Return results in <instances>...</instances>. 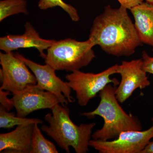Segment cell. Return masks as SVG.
Returning a JSON list of instances; mask_svg holds the SVG:
<instances>
[{"instance_id":"30bf717a","label":"cell","mask_w":153,"mask_h":153,"mask_svg":"<svg viewBox=\"0 0 153 153\" xmlns=\"http://www.w3.org/2000/svg\"><path fill=\"white\" fill-rule=\"evenodd\" d=\"M11 98L16 111V115L26 117L31 113L42 109H52L60 102L54 94L39 88L36 85H29L24 90L13 94Z\"/></svg>"},{"instance_id":"ffe728a7","label":"cell","mask_w":153,"mask_h":153,"mask_svg":"<svg viewBox=\"0 0 153 153\" xmlns=\"http://www.w3.org/2000/svg\"><path fill=\"white\" fill-rule=\"evenodd\" d=\"M122 6L127 10H130L134 7L143 2V0H117Z\"/></svg>"},{"instance_id":"d6986e66","label":"cell","mask_w":153,"mask_h":153,"mask_svg":"<svg viewBox=\"0 0 153 153\" xmlns=\"http://www.w3.org/2000/svg\"><path fill=\"white\" fill-rule=\"evenodd\" d=\"M142 66L147 73L153 74V56H149L146 51H144L142 56Z\"/></svg>"},{"instance_id":"7c38bea8","label":"cell","mask_w":153,"mask_h":153,"mask_svg":"<svg viewBox=\"0 0 153 153\" xmlns=\"http://www.w3.org/2000/svg\"><path fill=\"white\" fill-rule=\"evenodd\" d=\"M35 124L17 126L13 131L0 134V152L31 153Z\"/></svg>"},{"instance_id":"2e32d148","label":"cell","mask_w":153,"mask_h":153,"mask_svg":"<svg viewBox=\"0 0 153 153\" xmlns=\"http://www.w3.org/2000/svg\"><path fill=\"white\" fill-rule=\"evenodd\" d=\"M38 125L36 124L34 126L31 153H58L55 144L42 134Z\"/></svg>"},{"instance_id":"5b68a950","label":"cell","mask_w":153,"mask_h":153,"mask_svg":"<svg viewBox=\"0 0 153 153\" xmlns=\"http://www.w3.org/2000/svg\"><path fill=\"white\" fill-rule=\"evenodd\" d=\"M118 66V64H115L96 74L78 70L67 74L66 82L75 91L78 104L82 106L87 105L91 100L108 84L118 85L120 82L116 78H110L113 74H117Z\"/></svg>"},{"instance_id":"7402d4cb","label":"cell","mask_w":153,"mask_h":153,"mask_svg":"<svg viewBox=\"0 0 153 153\" xmlns=\"http://www.w3.org/2000/svg\"><path fill=\"white\" fill-rule=\"evenodd\" d=\"M146 2L149 4L153 5V0H146Z\"/></svg>"},{"instance_id":"9c48e42d","label":"cell","mask_w":153,"mask_h":153,"mask_svg":"<svg viewBox=\"0 0 153 153\" xmlns=\"http://www.w3.org/2000/svg\"><path fill=\"white\" fill-rule=\"evenodd\" d=\"M147 73L143 68L141 58L123 61L118 65L117 74H120L121 81L115 94L119 102L123 103L137 88L144 89L150 85Z\"/></svg>"},{"instance_id":"277c9868","label":"cell","mask_w":153,"mask_h":153,"mask_svg":"<svg viewBox=\"0 0 153 153\" xmlns=\"http://www.w3.org/2000/svg\"><path fill=\"white\" fill-rule=\"evenodd\" d=\"M93 42L68 38L56 41L47 49L45 63L58 71L74 72L89 65L95 58Z\"/></svg>"},{"instance_id":"3957f363","label":"cell","mask_w":153,"mask_h":153,"mask_svg":"<svg viewBox=\"0 0 153 153\" xmlns=\"http://www.w3.org/2000/svg\"><path fill=\"white\" fill-rule=\"evenodd\" d=\"M51 110L52 114H47L44 117V120L49 126L43 125L41 130L67 153L70 152V147L73 148L76 153H87L96 123L76 125L70 118L69 108L60 103Z\"/></svg>"},{"instance_id":"8fae6325","label":"cell","mask_w":153,"mask_h":153,"mask_svg":"<svg viewBox=\"0 0 153 153\" xmlns=\"http://www.w3.org/2000/svg\"><path fill=\"white\" fill-rule=\"evenodd\" d=\"M25 32L21 35H8L0 38V49L9 53L20 49L35 48L42 58L46 57L44 52L56 41L47 40L40 37L39 33L30 22L25 25Z\"/></svg>"},{"instance_id":"44dd1931","label":"cell","mask_w":153,"mask_h":153,"mask_svg":"<svg viewBox=\"0 0 153 153\" xmlns=\"http://www.w3.org/2000/svg\"><path fill=\"white\" fill-rule=\"evenodd\" d=\"M141 153H153V141L150 142Z\"/></svg>"},{"instance_id":"4fadbf2b","label":"cell","mask_w":153,"mask_h":153,"mask_svg":"<svg viewBox=\"0 0 153 153\" xmlns=\"http://www.w3.org/2000/svg\"><path fill=\"white\" fill-rule=\"evenodd\" d=\"M130 10L141 42L153 47V5L143 2Z\"/></svg>"},{"instance_id":"e0dca14e","label":"cell","mask_w":153,"mask_h":153,"mask_svg":"<svg viewBox=\"0 0 153 153\" xmlns=\"http://www.w3.org/2000/svg\"><path fill=\"white\" fill-rule=\"evenodd\" d=\"M38 7L41 10H47L59 7L67 13L73 22H77L79 20L77 10L71 5L63 1V0H39Z\"/></svg>"},{"instance_id":"7a4b0ae2","label":"cell","mask_w":153,"mask_h":153,"mask_svg":"<svg viewBox=\"0 0 153 153\" xmlns=\"http://www.w3.org/2000/svg\"><path fill=\"white\" fill-rule=\"evenodd\" d=\"M117 87L111 84L107 85L99 93L100 102L96 108L81 114L88 118L96 116L103 118V126L92 134L93 140H114L124 132L142 130L138 118L126 113L119 103L115 94Z\"/></svg>"},{"instance_id":"52a82bcc","label":"cell","mask_w":153,"mask_h":153,"mask_svg":"<svg viewBox=\"0 0 153 153\" xmlns=\"http://www.w3.org/2000/svg\"><path fill=\"white\" fill-rule=\"evenodd\" d=\"M152 126L145 131H130L111 140H91L89 146L100 153H141L153 138Z\"/></svg>"},{"instance_id":"ba28073f","label":"cell","mask_w":153,"mask_h":153,"mask_svg":"<svg viewBox=\"0 0 153 153\" xmlns=\"http://www.w3.org/2000/svg\"><path fill=\"white\" fill-rule=\"evenodd\" d=\"M16 57L22 60L36 76V85L39 88L53 94L63 106L68 102H73L74 99L71 96V88L55 74L56 70L48 64L42 65L24 57L17 52Z\"/></svg>"},{"instance_id":"6da1fadb","label":"cell","mask_w":153,"mask_h":153,"mask_svg":"<svg viewBox=\"0 0 153 153\" xmlns=\"http://www.w3.org/2000/svg\"><path fill=\"white\" fill-rule=\"evenodd\" d=\"M127 10L121 6L114 9L108 5L96 17L89 36L94 46L117 57L133 55L142 43Z\"/></svg>"},{"instance_id":"8992f818","label":"cell","mask_w":153,"mask_h":153,"mask_svg":"<svg viewBox=\"0 0 153 153\" xmlns=\"http://www.w3.org/2000/svg\"><path fill=\"white\" fill-rule=\"evenodd\" d=\"M0 89L16 93L29 85H36V76L22 60L13 52L0 53Z\"/></svg>"},{"instance_id":"ac0fdd59","label":"cell","mask_w":153,"mask_h":153,"mask_svg":"<svg viewBox=\"0 0 153 153\" xmlns=\"http://www.w3.org/2000/svg\"><path fill=\"white\" fill-rule=\"evenodd\" d=\"M10 91L0 89V102L7 111H10L14 107V103L11 99H9L8 96L10 94Z\"/></svg>"},{"instance_id":"5bb4252c","label":"cell","mask_w":153,"mask_h":153,"mask_svg":"<svg viewBox=\"0 0 153 153\" xmlns=\"http://www.w3.org/2000/svg\"><path fill=\"white\" fill-rule=\"evenodd\" d=\"M44 121L40 119L27 118L16 116L14 112H10L2 106H0V128L10 129L15 126L38 124H41Z\"/></svg>"},{"instance_id":"9a60e30c","label":"cell","mask_w":153,"mask_h":153,"mask_svg":"<svg viewBox=\"0 0 153 153\" xmlns=\"http://www.w3.org/2000/svg\"><path fill=\"white\" fill-rule=\"evenodd\" d=\"M23 13L29 15L25 0H2L0 1V22L10 16Z\"/></svg>"}]
</instances>
